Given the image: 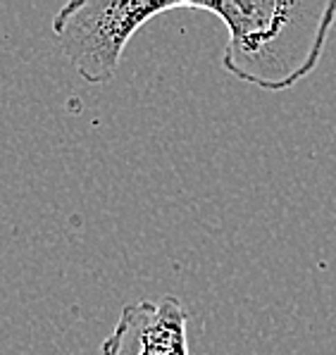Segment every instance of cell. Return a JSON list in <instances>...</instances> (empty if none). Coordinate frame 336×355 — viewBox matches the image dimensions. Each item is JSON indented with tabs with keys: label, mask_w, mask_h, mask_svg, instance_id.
Returning a JSON list of instances; mask_svg holds the SVG:
<instances>
[{
	"label": "cell",
	"mask_w": 336,
	"mask_h": 355,
	"mask_svg": "<svg viewBox=\"0 0 336 355\" xmlns=\"http://www.w3.org/2000/svg\"><path fill=\"white\" fill-rule=\"evenodd\" d=\"M188 10L222 19L229 31L222 67L267 94L315 72L336 26V0H213Z\"/></svg>",
	"instance_id": "obj_1"
},
{
	"label": "cell",
	"mask_w": 336,
	"mask_h": 355,
	"mask_svg": "<svg viewBox=\"0 0 336 355\" xmlns=\"http://www.w3.org/2000/svg\"><path fill=\"white\" fill-rule=\"evenodd\" d=\"M191 0H69L53 17L64 58L86 84H107L134 34L158 15L188 10Z\"/></svg>",
	"instance_id": "obj_2"
},
{
	"label": "cell",
	"mask_w": 336,
	"mask_h": 355,
	"mask_svg": "<svg viewBox=\"0 0 336 355\" xmlns=\"http://www.w3.org/2000/svg\"><path fill=\"white\" fill-rule=\"evenodd\" d=\"M186 324L188 315L175 296L129 303L100 343V355H191Z\"/></svg>",
	"instance_id": "obj_3"
}]
</instances>
